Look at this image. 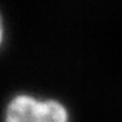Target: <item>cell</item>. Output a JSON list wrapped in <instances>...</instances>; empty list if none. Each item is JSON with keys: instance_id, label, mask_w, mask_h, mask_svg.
<instances>
[{"instance_id": "1", "label": "cell", "mask_w": 122, "mask_h": 122, "mask_svg": "<svg viewBox=\"0 0 122 122\" xmlns=\"http://www.w3.org/2000/svg\"><path fill=\"white\" fill-rule=\"evenodd\" d=\"M3 122H69V113L56 99L18 94L5 106Z\"/></svg>"}, {"instance_id": "2", "label": "cell", "mask_w": 122, "mask_h": 122, "mask_svg": "<svg viewBox=\"0 0 122 122\" xmlns=\"http://www.w3.org/2000/svg\"><path fill=\"white\" fill-rule=\"evenodd\" d=\"M4 34H5V29H4V20H3V16L0 14V48L4 42Z\"/></svg>"}]
</instances>
